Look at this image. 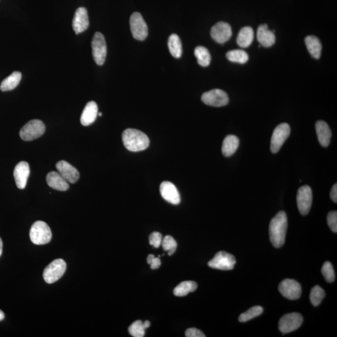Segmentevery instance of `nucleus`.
Returning <instances> with one entry per match:
<instances>
[{
  "instance_id": "5701e85b",
  "label": "nucleus",
  "mask_w": 337,
  "mask_h": 337,
  "mask_svg": "<svg viewBox=\"0 0 337 337\" xmlns=\"http://www.w3.org/2000/svg\"><path fill=\"white\" fill-rule=\"evenodd\" d=\"M239 139L235 135H228L223 141L222 146V155L225 157H230L236 152L239 148Z\"/></svg>"
},
{
  "instance_id": "39448f33",
  "label": "nucleus",
  "mask_w": 337,
  "mask_h": 337,
  "mask_svg": "<svg viewBox=\"0 0 337 337\" xmlns=\"http://www.w3.org/2000/svg\"><path fill=\"white\" fill-rule=\"evenodd\" d=\"M66 269V264L64 260H54L44 269L43 278L48 284H53L58 281L63 276Z\"/></svg>"
},
{
  "instance_id": "6ab92c4d",
  "label": "nucleus",
  "mask_w": 337,
  "mask_h": 337,
  "mask_svg": "<svg viewBox=\"0 0 337 337\" xmlns=\"http://www.w3.org/2000/svg\"><path fill=\"white\" fill-rule=\"evenodd\" d=\"M98 115V107L95 101L86 104L81 116V125L88 126L95 122Z\"/></svg>"
},
{
  "instance_id": "ea45409f",
  "label": "nucleus",
  "mask_w": 337,
  "mask_h": 337,
  "mask_svg": "<svg viewBox=\"0 0 337 337\" xmlns=\"http://www.w3.org/2000/svg\"><path fill=\"white\" fill-rule=\"evenodd\" d=\"M331 197L332 201L337 202V184H335L332 187L331 191Z\"/></svg>"
},
{
  "instance_id": "f704fd0d",
  "label": "nucleus",
  "mask_w": 337,
  "mask_h": 337,
  "mask_svg": "<svg viewBox=\"0 0 337 337\" xmlns=\"http://www.w3.org/2000/svg\"><path fill=\"white\" fill-rule=\"evenodd\" d=\"M322 273L327 282L332 283V282H334L335 279H336V275H335L333 266L331 262H325L323 266H322Z\"/></svg>"
},
{
  "instance_id": "bb28decb",
  "label": "nucleus",
  "mask_w": 337,
  "mask_h": 337,
  "mask_svg": "<svg viewBox=\"0 0 337 337\" xmlns=\"http://www.w3.org/2000/svg\"><path fill=\"white\" fill-rule=\"evenodd\" d=\"M168 49L171 55L175 58H179L182 54V46L179 36L172 34L168 39Z\"/></svg>"
},
{
  "instance_id": "a878e982",
  "label": "nucleus",
  "mask_w": 337,
  "mask_h": 337,
  "mask_svg": "<svg viewBox=\"0 0 337 337\" xmlns=\"http://www.w3.org/2000/svg\"><path fill=\"white\" fill-rule=\"evenodd\" d=\"M22 74L20 72L14 71L10 75L7 77L1 82L0 90L2 91L13 90L18 86L21 79Z\"/></svg>"
},
{
  "instance_id": "1a4fd4ad",
  "label": "nucleus",
  "mask_w": 337,
  "mask_h": 337,
  "mask_svg": "<svg viewBox=\"0 0 337 337\" xmlns=\"http://www.w3.org/2000/svg\"><path fill=\"white\" fill-rule=\"evenodd\" d=\"M131 33L134 38L143 41L148 35V28L142 15L138 12H135L130 18Z\"/></svg>"
},
{
  "instance_id": "473e14b6",
  "label": "nucleus",
  "mask_w": 337,
  "mask_h": 337,
  "mask_svg": "<svg viewBox=\"0 0 337 337\" xmlns=\"http://www.w3.org/2000/svg\"><path fill=\"white\" fill-rule=\"evenodd\" d=\"M161 245H162L163 249L168 252V256H172L174 254L177 249V242L170 235H166L164 237Z\"/></svg>"
},
{
  "instance_id": "f3484780",
  "label": "nucleus",
  "mask_w": 337,
  "mask_h": 337,
  "mask_svg": "<svg viewBox=\"0 0 337 337\" xmlns=\"http://www.w3.org/2000/svg\"><path fill=\"white\" fill-rule=\"evenodd\" d=\"M56 167L58 172L67 182L74 184L79 178L78 170L65 161H59L56 164Z\"/></svg>"
},
{
  "instance_id": "72a5a7b5",
  "label": "nucleus",
  "mask_w": 337,
  "mask_h": 337,
  "mask_svg": "<svg viewBox=\"0 0 337 337\" xmlns=\"http://www.w3.org/2000/svg\"><path fill=\"white\" fill-rule=\"evenodd\" d=\"M145 330L143 322L137 321L131 325L128 328V332L134 337H143L145 335Z\"/></svg>"
},
{
  "instance_id": "e433bc0d",
  "label": "nucleus",
  "mask_w": 337,
  "mask_h": 337,
  "mask_svg": "<svg viewBox=\"0 0 337 337\" xmlns=\"http://www.w3.org/2000/svg\"><path fill=\"white\" fill-rule=\"evenodd\" d=\"M150 244L156 249L160 247L161 243H162L163 236L161 233L158 232H154L150 235Z\"/></svg>"
},
{
  "instance_id": "9d476101",
  "label": "nucleus",
  "mask_w": 337,
  "mask_h": 337,
  "mask_svg": "<svg viewBox=\"0 0 337 337\" xmlns=\"http://www.w3.org/2000/svg\"><path fill=\"white\" fill-rule=\"evenodd\" d=\"M202 102L208 106L222 107L229 103V99L225 91L219 89H214L205 92L202 95Z\"/></svg>"
},
{
  "instance_id": "c03bdc74",
  "label": "nucleus",
  "mask_w": 337,
  "mask_h": 337,
  "mask_svg": "<svg viewBox=\"0 0 337 337\" xmlns=\"http://www.w3.org/2000/svg\"><path fill=\"white\" fill-rule=\"evenodd\" d=\"M98 115L100 116H102V113H98Z\"/></svg>"
},
{
  "instance_id": "cd10ccee",
  "label": "nucleus",
  "mask_w": 337,
  "mask_h": 337,
  "mask_svg": "<svg viewBox=\"0 0 337 337\" xmlns=\"http://www.w3.org/2000/svg\"><path fill=\"white\" fill-rule=\"evenodd\" d=\"M197 288V284L194 281H184L178 285L173 291L177 297H184L190 292H194Z\"/></svg>"
},
{
  "instance_id": "aec40b11",
  "label": "nucleus",
  "mask_w": 337,
  "mask_h": 337,
  "mask_svg": "<svg viewBox=\"0 0 337 337\" xmlns=\"http://www.w3.org/2000/svg\"><path fill=\"white\" fill-rule=\"evenodd\" d=\"M257 38L260 44L266 48L272 46L276 42V36L274 31L269 30L266 24H262L259 27Z\"/></svg>"
},
{
  "instance_id": "0eeeda50",
  "label": "nucleus",
  "mask_w": 337,
  "mask_h": 337,
  "mask_svg": "<svg viewBox=\"0 0 337 337\" xmlns=\"http://www.w3.org/2000/svg\"><path fill=\"white\" fill-rule=\"evenodd\" d=\"M290 135H291V127L289 124L284 123L277 126L272 136L271 152L274 154L278 153Z\"/></svg>"
},
{
  "instance_id": "c756f323",
  "label": "nucleus",
  "mask_w": 337,
  "mask_h": 337,
  "mask_svg": "<svg viewBox=\"0 0 337 337\" xmlns=\"http://www.w3.org/2000/svg\"><path fill=\"white\" fill-rule=\"evenodd\" d=\"M226 57L230 61L233 63L244 64L249 60V55L246 52L240 50V49H235V50L227 52Z\"/></svg>"
},
{
  "instance_id": "9b49d317",
  "label": "nucleus",
  "mask_w": 337,
  "mask_h": 337,
  "mask_svg": "<svg viewBox=\"0 0 337 337\" xmlns=\"http://www.w3.org/2000/svg\"><path fill=\"white\" fill-rule=\"evenodd\" d=\"M304 319L301 314L291 313L284 315L280 320L279 328L283 334H288L298 329L303 323Z\"/></svg>"
},
{
  "instance_id": "c9c22d12",
  "label": "nucleus",
  "mask_w": 337,
  "mask_h": 337,
  "mask_svg": "<svg viewBox=\"0 0 337 337\" xmlns=\"http://www.w3.org/2000/svg\"><path fill=\"white\" fill-rule=\"evenodd\" d=\"M327 223L331 229L335 233L337 232V212H330L327 215Z\"/></svg>"
},
{
  "instance_id": "6e6552de",
  "label": "nucleus",
  "mask_w": 337,
  "mask_h": 337,
  "mask_svg": "<svg viewBox=\"0 0 337 337\" xmlns=\"http://www.w3.org/2000/svg\"><path fill=\"white\" fill-rule=\"evenodd\" d=\"M236 260L233 255L224 251L217 252L214 258L208 262V266L212 269L230 271L234 269Z\"/></svg>"
},
{
  "instance_id": "ddd939ff",
  "label": "nucleus",
  "mask_w": 337,
  "mask_h": 337,
  "mask_svg": "<svg viewBox=\"0 0 337 337\" xmlns=\"http://www.w3.org/2000/svg\"><path fill=\"white\" fill-rule=\"evenodd\" d=\"M279 291L282 296L289 300H297L301 297L302 287L298 282L293 279H285L279 286Z\"/></svg>"
},
{
  "instance_id": "4468645a",
  "label": "nucleus",
  "mask_w": 337,
  "mask_h": 337,
  "mask_svg": "<svg viewBox=\"0 0 337 337\" xmlns=\"http://www.w3.org/2000/svg\"><path fill=\"white\" fill-rule=\"evenodd\" d=\"M232 34L231 26L225 22L220 21L212 27L210 35L218 43H224L231 38Z\"/></svg>"
},
{
  "instance_id": "c85d7f7f",
  "label": "nucleus",
  "mask_w": 337,
  "mask_h": 337,
  "mask_svg": "<svg viewBox=\"0 0 337 337\" xmlns=\"http://www.w3.org/2000/svg\"><path fill=\"white\" fill-rule=\"evenodd\" d=\"M194 55L196 57L198 64L202 67L209 65L211 61V56L209 50L204 46H197L194 50Z\"/></svg>"
},
{
  "instance_id": "20e7f679",
  "label": "nucleus",
  "mask_w": 337,
  "mask_h": 337,
  "mask_svg": "<svg viewBox=\"0 0 337 337\" xmlns=\"http://www.w3.org/2000/svg\"><path fill=\"white\" fill-rule=\"evenodd\" d=\"M45 132V126L43 121L33 120L27 123L19 131L22 140L30 141L41 137Z\"/></svg>"
},
{
  "instance_id": "7c9ffc66",
  "label": "nucleus",
  "mask_w": 337,
  "mask_h": 337,
  "mask_svg": "<svg viewBox=\"0 0 337 337\" xmlns=\"http://www.w3.org/2000/svg\"><path fill=\"white\" fill-rule=\"evenodd\" d=\"M264 309L261 306H254L248 310L247 312L240 315L239 321L240 322H246L252 319L261 316L263 313Z\"/></svg>"
},
{
  "instance_id": "7ed1b4c3",
  "label": "nucleus",
  "mask_w": 337,
  "mask_h": 337,
  "mask_svg": "<svg viewBox=\"0 0 337 337\" xmlns=\"http://www.w3.org/2000/svg\"><path fill=\"white\" fill-rule=\"evenodd\" d=\"M29 237L33 244L44 245L50 242L52 233L50 228L46 223L36 221L32 225L29 232Z\"/></svg>"
},
{
  "instance_id": "f8f14e48",
  "label": "nucleus",
  "mask_w": 337,
  "mask_h": 337,
  "mask_svg": "<svg viewBox=\"0 0 337 337\" xmlns=\"http://www.w3.org/2000/svg\"><path fill=\"white\" fill-rule=\"evenodd\" d=\"M313 200V194L311 187L304 185L299 188L297 194V206L299 212L303 215L309 214Z\"/></svg>"
},
{
  "instance_id": "f03ea898",
  "label": "nucleus",
  "mask_w": 337,
  "mask_h": 337,
  "mask_svg": "<svg viewBox=\"0 0 337 337\" xmlns=\"http://www.w3.org/2000/svg\"><path fill=\"white\" fill-rule=\"evenodd\" d=\"M122 140L125 148L131 152H140L150 146V139L145 133L135 129H127L123 133Z\"/></svg>"
},
{
  "instance_id": "423d86ee",
  "label": "nucleus",
  "mask_w": 337,
  "mask_h": 337,
  "mask_svg": "<svg viewBox=\"0 0 337 337\" xmlns=\"http://www.w3.org/2000/svg\"><path fill=\"white\" fill-rule=\"evenodd\" d=\"M91 46L94 60L98 65H103L107 55V46L105 36L102 33L96 32L94 34Z\"/></svg>"
},
{
  "instance_id": "4be33fe9",
  "label": "nucleus",
  "mask_w": 337,
  "mask_h": 337,
  "mask_svg": "<svg viewBox=\"0 0 337 337\" xmlns=\"http://www.w3.org/2000/svg\"><path fill=\"white\" fill-rule=\"evenodd\" d=\"M46 182L49 187L60 191H66L69 187L68 182L59 172L55 171L48 173L46 176Z\"/></svg>"
},
{
  "instance_id": "2f4dec72",
  "label": "nucleus",
  "mask_w": 337,
  "mask_h": 337,
  "mask_svg": "<svg viewBox=\"0 0 337 337\" xmlns=\"http://www.w3.org/2000/svg\"><path fill=\"white\" fill-rule=\"evenodd\" d=\"M326 297V293L322 287L316 286L312 288L310 295V300L314 306H318Z\"/></svg>"
},
{
  "instance_id": "dca6fc26",
  "label": "nucleus",
  "mask_w": 337,
  "mask_h": 337,
  "mask_svg": "<svg viewBox=\"0 0 337 337\" xmlns=\"http://www.w3.org/2000/svg\"><path fill=\"white\" fill-rule=\"evenodd\" d=\"M90 25L87 9L84 7H79L74 14L72 26L76 34L83 33Z\"/></svg>"
},
{
  "instance_id": "b1692460",
  "label": "nucleus",
  "mask_w": 337,
  "mask_h": 337,
  "mask_svg": "<svg viewBox=\"0 0 337 337\" xmlns=\"http://www.w3.org/2000/svg\"><path fill=\"white\" fill-rule=\"evenodd\" d=\"M254 30L249 26H245L240 29L238 34L237 43L241 48H247L254 40Z\"/></svg>"
},
{
  "instance_id": "a19ab883",
  "label": "nucleus",
  "mask_w": 337,
  "mask_h": 337,
  "mask_svg": "<svg viewBox=\"0 0 337 337\" xmlns=\"http://www.w3.org/2000/svg\"><path fill=\"white\" fill-rule=\"evenodd\" d=\"M2 252H3V242L0 237V256H1Z\"/></svg>"
},
{
  "instance_id": "4c0bfd02",
  "label": "nucleus",
  "mask_w": 337,
  "mask_h": 337,
  "mask_svg": "<svg viewBox=\"0 0 337 337\" xmlns=\"http://www.w3.org/2000/svg\"><path fill=\"white\" fill-rule=\"evenodd\" d=\"M147 262L151 266V269L153 270L157 269L161 266V262L160 257H155V255H148L147 257Z\"/></svg>"
},
{
  "instance_id": "412c9836",
  "label": "nucleus",
  "mask_w": 337,
  "mask_h": 337,
  "mask_svg": "<svg viewBox=\"0 0 337 337\" xmlns=\"http://www.w3.org/2000/svg\"><path fill=\"white\" fill-rule=\"evenodd\" d=\"M317 137L322 146L328 147L331 143L332 132L328 124L324 121H318L316 124Z\"/></svg>"
},
{
  "instance_id": "f257e3e1",
  "label": "nucleus",
  "mask_w": 337,
  "mask_h": 337,
  "mask_svg": "<svg viewBox=\"0 0 337 337\" xmlns=\"http://www.w3.org/2000/svg\"><path fill=\"white\" fill-rule=\"evenodd\" d=\"M288 226L286 213L280 211L271 220L269 224L270 240L276 248H280L284 244Z\"/></svg>"
},
{
  "instance_id": "79ce46f5",
  "label": "nucleus",
  "mask_w": 337,
  "mask_h": 337,
  "mask_svg": "<svg viewBox=\"0 0 337 337\" xmlns=\"http://www.w3.org/2000/svg\"><path fill=\"white\" fill-rule=\"evenodd\" d=\"M150 322L149 321H145L143 323V326L145 327V329L149 328L150 327Z\"/></svg>"
},
{
  "instance_id": "2eb2a0df",
  "label": "nucleus",
  "mask_w": 337,
  "mask_h": 337,
  "mask_svg": "<svg viewBox=\"0 0 337 337\" xmlns=\"http://www.w3.org/2000/svg\"><path fill=\"white\" fill-rule=\"evenodd\" d=\"M160 192L163 199L170 204L177 205L180 202L179 192L172 182L165 181L161 183Z\"/></svg>"
},
{
  "instance_id": "37998d69",
  "label": "nucleus",
  "mask_w": 337,
  "mask_h": 337,
  "mask_svg": "<svg viewBox=\"0 0 337 337\" xmlns=\"http://www.w3.org/2000/svg\"><path fill=\"white\" fill-rule=\"evenodd\" d=\"M4 318V314L3 312L0 310V321H3Z\"/></svg>"
},
{
  "instance_id": "a211bd4d",
  "label": "nucleus",
  "mask_w": 337,
  "mask_h": 337,
  "mask_svg": "<svg viewBox=\"0 0 337 337\" xmlns=\"http://www.w3.org/2000/svg\"><path fill=\"white\" fill-rule=\"evenodd\" d=\"M30 169L28 163L25 161L17 164L14 168L13 175L15 180L16 186L19 189L25 188L28 180Z\"/></svg>"
},
{
  "instance_id": "393cba45",
  "label": "nucleus",
  "mask_w": 337,
  "mask_h": 337,
  "mask_svg": "<svg viewBox=\"0 0 337 337\" xmlns=\"http://www.w3.org/2000/svg\"><path fill=\"white\" fill-rule=\"evenodd\" d=\"M305 42L312 56L314 58L319 59L321 56L322 48L320 39L315 36H308L305 39Z\"/></svg>"
},
{
  "instance_id": "58836bf2",
  "label": "nucleus",
  "mask_w": 337,
  "mask_h": 337,
  "mask_svg": "<svg viewBox=\"0 0 337 337\" xmlns=\"http://www.w3.org/2000/svg\"><path fill=\"white\" fill-rule=\"evenodd\" d=\"M185 337H205V336L202 332L200 331V330L195 328H190L188 329L187 331H185Z\"/></svg>"
}]
</instances>
